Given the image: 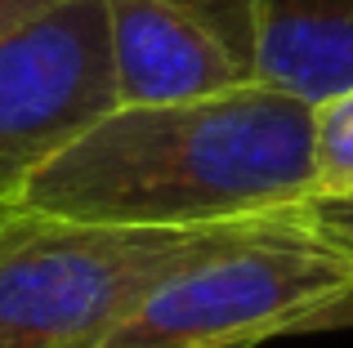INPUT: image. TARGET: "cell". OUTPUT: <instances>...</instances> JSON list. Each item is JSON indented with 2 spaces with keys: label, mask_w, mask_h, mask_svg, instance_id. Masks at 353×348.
Instances as JSON below:
<instances>
[{
  "label": "cell",
  "mask_w": 353,
  "mask_h": 348,
  "mask_svg": "<svg viewBox=\"0 0 353 348\" xmlns=\"http://www.w3.org/2000/svg\"><path fill=\"white\" fill-rule=\"evenodd\" d=\"M117 107L259 85L255 0H108Z\"/></svg>",
  "instance_id": "cell-5"
},
{
  "label": "cell",
  "mask_w": 353,
  "mask_h": 348,
  "mask_svg": "<svg viewBox=\"0 0 353 348\" xmlns=\"http://www.w3.org/2000/svg\"><path fill=\"white\" fill-rule=\"evenodd\" d=\"M331 326H353V254L291 210L170 272L103 348H259Z\"/></svg>",
  "instance_id": "cell-2"
},
{
  "label": "cell",
  "mask_w": 353,
  "mask_h": 348,
  "mask_svg": "<svg viewBox=\"0 0 353 348\" xmlns=\"http://www.w3.org/2000/svg\"><path fill=\"white\" fill-rule=\"evenodd\" d=\"M340 246H345V250H349V254H353V241H340Z\"/></svg>",
  "instance_id": "cell-10"
},
{
  "label": "cell",
  "mask_w": 353,
  "mask_h": 348,
  "mask_svg": "<svg viewBox=\"0 0 353 348\" xmlns=\"http://www.w3.org/2000/svg\"><path fill=\"white\" fill-rule=\"evenodd\" d=\"M318 197L313 107L273 85L112 107L27 179L18 210L112 228H215Z\"/></svg>",
  "instance_id": "cell-1"
},
{
  "label": "cell",
  "mask_w": 353,
  "mask_h": 348,
  "mask_svg": "<svg viewBox=\"0 0 353 348\" xmlns=\"http://www.w3.org/2000/svg\"><path fill=\"white\" fill-rule=\"evenodd\" d=\"M112 228L32 215H0V348H103L108 335L170 272L237 228Z\"/></svg>",
  "instance_id": "cell-3"
},
{
  "label": "cell",
  "mask_w": 353,
  "mask_h": 348,
  "mask_svg": "<svg viewBox=\"0 0 353 348\" xmlns=\"http://www.w3.org/2000/svg\"><path fill=\"white\" fill-rule=\"evenodd\" d=\"M259 85L309 107L353 89V0H255Z\"/></svg>",
  "instance_id": "cell-6"
},
{
  "label": "cell",
  "mask_w": 353,
  "mask_h": 348,
  "mask_svg": "<svg viewBox=\"0 0 353 348\" xmlns=\"http://www.w3.org/2000/svg\"><path fill=\"white\" fill-rule=\"evenodd\" d=\"M313 174L318 197L353 192V89L313 107Z\"/></svg>",
  "instance_id": "cell-7"
},
{
  "label": "cell",
  "mask_w": 353,
  "mask_h": 348,
  "mask_svg": "<svg viewBox=\"0 0 353 348\" xmlns=\"http://www.w3.org/2000/svg\"><path fill=\"white\" fill-rule=\"evenodd\" d=\"M295 215L313 228V232L331 237V241H353V192H336V197H309Z\"/></svg>",
  "instance_id": "cell-8"
},
{
  "label": "cell",
  "mask_w": 353,
  "mask_h": 348,
  "mask_svg": "<svg viewBox=\"0 0 353 348\" xmlns=\"http://www.w3.org/2000/svg\"><path fill=\"white\" fill-rule=\"evenodd\" d=\"M54 5H63V0H0V36H9L14 27L32 23V18H41Z\"/></svg>",
  "instance_id": "cell-9"
},
{
  "label": "cell",
  "mask_w": 353,
  "mask_h": 348,
  "mask_svg": "<svg viewBox=\"0 0 353 348\" xmlns=\"http://www.w3.org/2000/svg\"><path fill=\"white\" fill-rule=\"evenodd\" d=\"M5 210H9V206H5ZM5 210H0V215H5Z\"/></svg>",
  "instance_id": "cell-11"
},
{
  "label": "cell",
  "mask_w": 353,
  "mask_h": 348,
  "mask_svg": "<svg viewBox=\"0 0 353 348\" xmlns=\"http://www.w3.org/2000/svg\"><path fill=\"white\" fill-rule=\"evenodd\" d=\"M112 107L108 0H63L0 36V210Z\"/></svg>",
  "instance_id": "cell-4"
}]
</instances>
